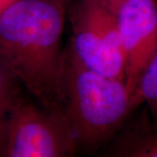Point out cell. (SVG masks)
<instances>
[{
	"instance_id": "8fae6325",
	"label": "cell",
	"mask_w": 157,
	"mask_h": 157,
	"mask_svg": "<svg viewBox=\"0 0 157 157\" xmlns=\"http://www.w3.org/2000/svg\"><path fill=\"white\" fill-rule=\"evenodd\" d=\"M57 1H58V2H59L60 4H62L63 6L66 7V6H67V5H69L70 3H72L73 0H57Z\"/></svg>"
},
{
	"instance_id": "8992f818",
	"label": "cell",
	"mask_w": 157,
	"mask_h": 157,
	"mask_svg": "<svg viewBox=\"0 0 157 157\" xmlns=\"http://www.w3.org/2000/svg\"><path fill=\"white\" fill-rule=\"evenodd\" d=\"M107 154L119 157H157V128L145 122L131 125L116 135Z\"/></svg>"
},
{
	"instance_id": "277c9868",
	"label": "cell",
	"mask_w": 157,
	"mask_h": 157,
	"mask_svg": "<svg viewBox=\"0 0 157 157\" xmlns=\"http://www.w3.org/2000/svg\"><path fill=\"white\" fill-rule=\"evenodd\" d=\"M72 45L96 73L125 81V59L117 13L102 0H79L72 13Z\"/></svg>"
},
{
	"instance_id": "6da1fadb",
	"label": "cell",
	"mask_w": 157,
	"mask_h": 157,
	"mask_svg": "<svg viewBox=\"0 0 157 157\" xmlns=\"http://www.w3.org/2000/svg\"><path fill=\"white\" fill-rule=\"evenodd\" d=\"M65 6L19 0L0 17V58L41 107L65 112Z\"/></svg>"
},
{
	"instance_id": "7a4b0ae2",
	"label": "cell",
	"mask_w": 157,
	"mask_h": 157,
	"mask_svg": "<svg viewBox=\"0 0 157 157\" xmlns=\"http://www.w3.org/2000/svg\"><path fill=\"white\" fill-rule=\"evenodd\" d=\"M65 113L77 147L95 150L110 141L133 111L125 81L88 68L72 42L64 52Z\"/></svg>"
},
{
	"instance_id": "30bf717a",
	"label": "cell",
	"mask_w": 157,
	"mask_h": 157,
	"mask_svg": "<svg viewBox=\"0 0 157 157\" xmlns=\"http://www.w3.org/2000/svg\"><path fill=\"white\" fill-rule=\"evenodd\" d=\"M103 1L116 13H117L120 6H121V4L124 2V0H103Z\"/></svg>"
},
{
	"instance_id": "5b68a950",
	"label": "cell",
	"mask_w": 157,
	"mask_h": 157,
	"mask_svg": "<svg viewBox=\"0 0 157 157\" xmlns=\"http://www.w3.org/2000/svg\"><path fill=\"white\" fill-rule=\"evenodd\" d=\"M117 17L125 59V84L132 98L141 73L157 52V1L124 0Z\"/></svg>"
},
{
	"instance_id": "3957f363",
	"label": "cell",
	"mask_w": 157,
	"mask_h": 157,
	"mask_svg": "<svg viewBox=\"0 0 157 157\" xmlns=\"http://www.w3.org/2000/svg\"><path fill=\"white\" fill-rule=\"evenodd\" d=\"M78 149L66 113L17 96L6 121L3 156L65 157Z\"/></svg>"
},
{
	"instance_id": "ba28073f",
	"label": "cell",
	"mask_w": 157,
	"mask_h": 157,
	"mask_svg": "<svg viewBox=\"0 0 157 157\" xmlns=\"http://www.w3.org/2000/svg\"><path fill=\"white\" fill-rule=\"evenodd\" d=\"M19 82L0 58V156L6 142V121L15 100L19 95Z\"/></svg>"
},
{
	"instance_id": "9c48e42d",
	"label": "cell",
	"mask_w": 157,
	"mask_h": 157,
	"mask_svg": "<svg viewBox=\"0 0 157 157\" xmlns=\"http://www.w3.org/2000/svg\"><path fill=\"white\" fill-rule=\"evenodd\" d=\"M19 0H0V17Z\"/></svg>"
},
{
	"instance_id": "52a82bcc",
	"label": "cell",
	"mask_w": 157,
	"mask_h": 157,
	"mask_svg": "<svg viewBox=\"0 0 157 157\" xmlns=\"http://www.w3.org/2000/svg\"><path fill=\"white\" fill-rule=\"evenodd\" d=\"M142 103H146L152 124L157 128V52L141 73L132 97L133 109Z\"/></svg>"
}]
</instances>
